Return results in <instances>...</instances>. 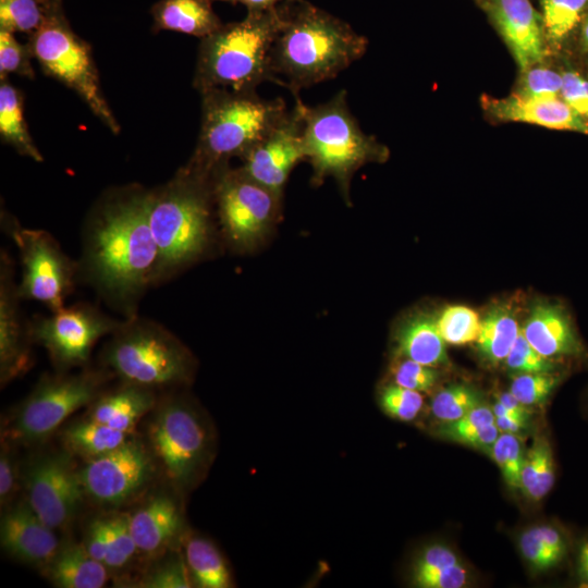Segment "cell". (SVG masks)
<instances>
[{
    "mask_svg": "<svg viewBox=\"0 0 588 588\" xmlns=\"http://www.w3.org/2000/svg\"><path fill=\"white\" fill-rule=\"evenodd\" d=\"M158 250L149 223V191L131 185L110 191L88 215L82 232L78 281L123 318L137 315L154 286Z\"/></svg>",
    "mask_w": 588,
    "mask_h": 588,
    "instance_id": "obj_1",
    "label": "cell"
},
{
    "mask_svg": "<svg viewBox=\"0 0 588 588\" xmlns=\"http://www.w3.org/2000/svg\"><path fill=\"white\" fill-rule=\"evenodd\" d=\"M278 7L283 24L271 48V71L277 84L294 97L303 88L334 78L365 54L367 38L331 13L306 0Z\"/></svg>",
    "mask_w": 588,
    "mask_h": 588,
    "instance_id": "obj_2",
    "label": "cell"
},
{
    "mask_svg": "<svg viewBox=\"0 0 588 588\" xmlns=\"http://www.w3.org/2000/svg\"><path fill=\"white\" fill-rule=\"evenodd\" d=\"M213 177L182 167L149 191V223L158 250L154 286L200 259L212 238Z\"/></svg>",
    "mask_w": 588,
    "mask_h": 588,
    "instance_id": "obj_3",
    "label": "cell"
},
{
    "mask_svg": "<svg viewBox=\"0 0 588 588\" xmlns=\"http://www.w3.org/2000/svg\"><path fill=\"white\" fill-rule=\"evenodd\" d=\"M283 24L279 7L247 12L238 22L223 24L199 44L194 87L201 94L212 88L256 91L277 79L270 53Z\"/></svg>",
    "mask_w": 588,
    "mask_h": 588,
    "instance_id": "obj_4",
    "label": "cell"
},
{
    "mask_svg": "<svg viewBox=\"0 0 588 588\" xmlns=\"http://www.w3.org/2000/svg\"><path fill=\"white\" fill-rule=\"evenodd\" d=\"M201 125L188 168L215 176L233 157L243 158L286 114L285 101L256 91L212 88L201 93Z\"/></svg>",
    "mask_w": 588,
    "mask_h": 588,
    "instance_id": "obj_5",
    "label": "cell"
},
{
    "mask_svg": "<svg viewBox=\"0 0 588 588\" xmlns=\"http://www.w3.org/2000/svg\"><path fill=\"white\" fill-rule=\"evenodd\" d=\"M179 389L163 391L145 417V440L166 486L181 498L205 476L213 457L212 428Z\"/></svg>",
    "mask_w": 588,
    "mask_h": 588,
    "instance_id": "obj_6",
    "label": "cell"
},
{
    "mask_svg": "<svg viewBox=\"0 0 588 588\" xmlns=\"http://www.w3.org/2000/svg\"><path fill=\"white\" fill-rule=\"evenodd\" d=\"M109 336L101 363L120 381L163 392L193 380V354L161 323L135 315L121 320Z\"/></svg>",
    "mask_w": 588,
    "mask_h": 588,
    "instance_id": "obj_7",
    "label": "cell"
},
{
    "mask_svg": "<svg viewBox=\"0 0 588 588\" xmlns=\"http://www.w3.org/2000/svg\"><path fill=\"white\" fill-rule=\"evenodd\" d=\"M346 97L342 89L323 103H303V138L306 160L314 170L313 182L319 185L332 176L348 199L354 173L368 162L384 161L389 152L373 136L363 132Z\"/></svg>",
    "mask_w": 588,
    "mask_h": 588,
    "instance_id": "obj_8",
    "label": "cell"
},
{
    "mask_svg": "<svg viewBox=\"0 0 588 588\" xmlns=\"http://www.w3.org/2000/svg\"><path fill=\"white\" fill-rule=\"evenodd\" d=\"M113 376L106 367L42 376L7 419L1 439L20 445L44 442L74 412L88 406Z\"/></svg>",
    "mask_w": 588,
    "mask_h": 588,
    "instance_id": "obj_9",
    "label": "cell"
},
{
    "mask_svg": "<svg viewBox=\"0 0 588 588\" xmlns=\"http://www.w3.org/2000/svg\"><path fill=\"white\" fill-rule=\"evenodd\" d=\"M46 75L74 90L118 134L120 125L103 97L90 46L71 28L62 0H50L42 24L26 42Z\"/></svg>",
    "mask_w": 588,
    "mask_h": 588,
    "instance_id": "obj_10",
    "label": "cell"
},
{
    "mask_svg": "<svg viewBox=\"0 0 588 588\" xmlns=\"http://www.w3.org/2000/svg\"><path fill=\"white\" fill-rule=\"evenodd\" d=\"M1 219L20 254V297L37 301L50 311L63 308L78 281V262L64 253L49 232L23 228L9 215H2Z\"/></svg>",
    "mask_w": 588,
    "mask_h": 588,
    "instance_id": "obj_11",
    "label": "cell"
},
{
    "mask_svg": "<svg viewBox=\"0 0 588 588\" xmlns=\"http://www.w3.org/2000/svg\"><path fill=\"white\" fill-rule=\"evenodd\" d=\"M213 197L221 232L237 252L255 248L272 228L281 196L238 169L223 168L213 177Z\"/></svg>",
    "mask_w": 588,
    "mask_h": 588,
    "instance_id": "obj_12",
    "label": "cell"
},
{
    "mask_svg": "<svg viewBox=\"0 0 588 588\" xmlns=\"http://www.w3.org/2000/svg\"><path fill=\"white\" fill-rule=\"evenodd\" d=\"M85 498L109 510L142 500L159 471L145 440L133 434L121 446L78 468Z\"/></svg>",
    "mask_w": 588,
    "mask_h": 588,
    "instance_id": "obj_13",
    "label": "cell"
},
{
    "mask_svg": "<svg viewBox=\"0 0 588 588\" xmlns=\"http://www.w3.org/2000/svg\"><path fill=\"white\" fill-rule=\"evenodd\" d=\"M121 320L96 306L77 303L28 321L33 343L42 346L57 371L87 367L96 343L110 335Z\"/></svg>",
    "mask_w": 588,
    "mask_h": 588,
    "instance_id": "obj_14",
    "label": "cell"
},
{
    "mask_svg": "<svg viewBox=\"0 0 588 588\" xmlns=\"http://www.w3.org/2000/svg\"><path fill=\"white\" fill-rule=\"evenodd\" d=\"M25 499L52 529H65L83 500L74 457L63 448L40 452L28 460L22 471Z\"/></svg>",
    "mask_w": 588,
    "mask_h": 588,
    "instance_id": "obj_15",
    "label": "cell"
},
{
    "mask_svg": "<svg viewBox=\"0 0 588 588\" xmlns=\"http://www.w3.org/2000/svg\"><path fill=\"white\" fill-rule=\"evenodd\" d=\"M303 103L295 97L294 107L242 158V172L281 197L292 170L306 160Z\"/></svg>",
    "mask_w": 588,
    "mask_h": 588,
    "instance_id": "obj_16",
    "label": "cell"
},
{
    "mask_svg": "<svg viewBox=\"0 0 588 588\" xmlns=\"http://www.w3.org/2000/svg\"><path fill=\"white\" fill-rule=\"evenodd\" d=\"M14 262L0 253V383L1 387L23 376L32 366L33 343L28 321L20 309L22 299L15 283Z\"/></svg>",
    "mask_w": 588,
    "mask_h": 588,
    "instance_id": "obj_17",
    "label": "cell"
},
{
    "mask_svg": "<svg viewBox=\"0 0 588 588\" xmlns=\"http://www.w3.org/2000/svg\"><path fill=\"white\" fill-rule=\"evenodd\" d=\"M181 497L167 486L146 494L130 516V528L138 552L151 556L182 548L187 532L180 504Z\"/></svg>",
    "mask_w": 588,
    "mask_h": 588,
    "instance_id": "obj_18",
    "label": "cell"
},
{
    "mask_svg": "<svg viewBox=\"0 0 588 588\" xmlns=\"http://www.w3.org/2000/svg\"><path fill=\"white\" fill-rule=\"evenodd\" d=\"M1 548L20 562L42 571L61 542L24 498L4 509L0 522Z\"/></svg>",
    "mask_w": 588,
    "mask_h": 588,
    "instance_id": "obj_19",
    "label": "cell"
},
{
    "mask_svg": "<svg viewBox=\"0 0 588 588\" xmlns=\"http://www.w3.org/2000/svg\"><path fill=\"white\" fill-rule=\"evenodd\" d=\"M489 12L522 72L542 61V19L529 0H490Z\"/></svg>",
    "mask_w": 588,
    "mask_h": 588,
    "instance_id": "obj_20",
    "label": "cell"
},
{
    "mask_svg": "<svg viewBox=\"0 0 588 588\" xmlns=\"http://www.w3.org/2000/svg\"><path fill=\"white\" fill-rule=\"evenodd\" d=\"M520 329L528 343L547 358L574 357L585 353L567 310L559 303L541 298L535 301Z\"/></svg>",
    "mask_w": 588,
    "mask_h": 588,
    "instance_id": "obj_21",
    "label": "cell"
},
{
    "mask_svg": "<svg viewBox=\"0 0 588 588\" xmlns=\"http://www.w3.org/2000/svg\"><path fill=\"white\" fill-rule=\"evenodd\" d=\"M481 103L482 108L498 120L588 134V123L579 118L561 97L534 98L517 93L504 98L483 96Z\"/></svg>",
    "mask_w": 588,
    "mask_h": 588,
    "instance_id": "obj_22",
    "label": "cell"
},
{
    "mask_svg": "<svg viewBox=\"0 0 588 588\" xmlns=\"http://www.w3.org/2000/svg\"><path fill=\"white\" fill-rule=\"evenodd\" d=\"M159 392L124 382L105 389L87 407L84 417L114 429L135 432V428L155 407Z\"/></svg>",
    "mask_w": 588,
    "mask_h": 588,
    "instance_id": "obj_23",
    "label": "cell"
},
{
    "mask_svg": "<svg viewBox=\"0 0 588 588\" xmlns=\"http://www.w3.org/2000/svg\"><path fill=\"white\" fill-rule=\"evenodd\" d=\"M395 355L429 367L449 363L444 340L441 338L436 317L428 313H416L404 319L396 329Z\"/></svg>",
    "mask_w": 588,
    "mask_h": 588,
    "instance_id": "obj_24",
    "label": "cell"
},
{
    "mask_svg": "<svg viewBox=\"0 0 588 588\" xmlns=\"http://www.w3.org/2000/svg\"><path fill=\"white\" fill-rule=\"evenodd\" d=\"M58 588H100L108 578V568L78 542H61L57 553L41 571Z\"/></svg>",
    "mask_w": 588,
    "mask_h": 588,
    "instance_id": "obj_25",
    "label": "cell"
},
{
    "mask_svg": "<svg viewBox=\"0 0 588 588\" xmlns=\"http://www.w3.org/2000/svg\"><path fill=\"white\" fill-rule=\"evenodd\" d=\"M212 0H159L151 8L152 30H172L203 39L223 25L212 9Z\"/></svg>",
    "mask_w": 588,
    "mask_h": 588,
    "instance_id": "obj_26",
    "label": "cell"
},
{
    "mask_svg": "<svg viewBox=\"0 0 588 588\" xmlns=\"http://www.w3.org/2000/svg\"><path fill=\"white\" fill-rule=\"evenodd\" d=\"M468 583V572L456 553L443 543H431L416 556L411 584L419 588H462Z\"/></svg>",
    "mask_w": 588,
    "mask_h": 588,
    "instance_id": "obj_27",
    "label": "cell"
},
{
    "mask_svg": "<svg viewBox=\"0 0 588 588\" xmlns=\"http://www.w3.org/2000/svg\"><path fill=\"white\" fill-rule=\"evenodd\" d=\"M135 433L83 417L64 426L60 440L61 448L74 458L88 462L118 449Z\"/></svg>",
    "mask_w": 588,
    "mask_h": 588,
    "instance_id": "obj_28",
    "label": "cell"
},
{
    "mask_svg": "<svg viewBox=\"0 0 588 588\" xmlns=\"http://www.w3.org/2000/svg\"><path fill=\"white\" fill-rule=\"evenodd\" d=\"M182 551L193 587L231 588L232 574L218 547L209 539L185 534Z\"/></svg>",
    "mask_w": 588,
    "mask_h": 588,
    "instance_id": "obj_29",
    "label": "cell"
},
{
    "mask_svg": "<svg viewBox=\"0 0 588 588\" xmlns=\"http://www.w3.org/2000/svg\"><path fill=\"white\" fill-rule=\"evenodd\" d=\"M520 328L514 308L504 303L491 306L481 319L476 341L480 357L490 365H498L507 357Z\"/></svg>",
    "mask_w": 588,
    "mask_h": 588,
    "instance_id": "obj_30",
    "label": "cell"
},
{
    "mask_svg": "<svg viewBox=\"0 0 588 588\" xmlns=\"http://www.w3.org/2000/svg\"><path fill=\"white\" fill-rule=\"evenodd\" d=\"M0 136L2 142L12 146L20 155L36 162L44 161L27 130L23 95L8 78L1 79L0 84Z\"/></svg>",
    "mask_w": 588,
    "mask_h": 588,
    "instance_id": "obj_31",
    "label": "cell"
},
{
    "mask_svg": "<svg viewBox=\"0 0 588 588\" xmlns=\"http://www.w3.org/2000/svg\"><path fill=\"white\" fill-rule=\"evenodd\" d=\"M555 479L553 452L547 438L538 436L525 453L520 474V491L531 501L543 499Z\"/></svg>",
    "mask_w": 588,
    "mask_h": 588,
    "instance_id": "obj_32",
    "label": "cell"
},
{
    "mask_svg": "<svg viewBox=\"0 0 588 588\" xmlns=\"http://www.w3.org/2000/svg\"><path fill=\"white\" fill-rule=\"evenodd\" d=\"M132 587L192 588V580L182 548L169 549L156 556Z\"/></svg>",
    "mask_w": 588,
    "mask_h": 588,
    "instance_id": "obj_33",
    "label": "cell"
},
{
    "mask_svg": "<svg viewBox=\"0 0 588 588\" xmlns=\"http://www.w3.org/2000/svg\"><path fill=\"white\" fill-rule=\"evenodd\" d=\"M587 7L588 0H541L546 40L562 44L580 23Z\"/></svg>",
    "mask_w": 588,
    "mask_h": 588,
    "instance_id": "obj_34",
    "label": "cell"
},
{
    "mask_svg": "<svg viewBox=\"0 0 588 588\" xmlns=\"http://www.w3.org/2000/svg\"><path fill=\"white\" fill-rule=\"evenodd\" d=\"M436 324L445 343L463 345L478 340L481 319L467 306L451 305L436 317Z\"/></svg>",
    "mask_w": 588,
    "mask_h": 588,
    "instance_id": "obj_35",
    "label": "cell"
},
{
    "mask_svg": "<svg viewBox=\"0 0 588 588\" xmlns=\"http://www.w3.org/2000/svg\"><path fill=\"white\" fill-rule=\"evenodd\" d=\"M108 569L125 567L138 552L131 528L128 513L117 512L105 516Z\"/></svg>",
    "mask_w": 588,
    "mask_h": 588,
    "instance_id": "obj_36",
    "label": "cell"
},
{
    "mask_svg": "<svg viewBox=\"0 0 588 588\" xmlns=\"http://www.w3.org/2000/svg\"><path fill=\"white\" fill-rule=\"evenodd\" d=\"M481 394L473 385L454 383L441 389L430 402L431 414L442 422L455 421L480 405Z\"/></svg>",
    "mask_w": 588,
    "mask_h": 588,
    "instance_id": "obj_37",
    "label": "cell"
},
{
    "mask_svg": "<svg viewBox=\"0 0 588 588\" xmlns=\"http://www.w3.org/2000/svg\"><path fill=\"white\" fill-rule=\"evenodd\" d=\"M50 0H0V29L32 35L42 24Z\"/></svg>",
    "mask_w": 588,
    "mask_h": 588,
    "instance_id": "obj_38",
    "label": "cell"
},
{
    "mask_svg": "<svg viewBox=\"0 0 588 588\" xmlns=\"http://www.w3.org/2000/svg\"><path fill=\"white\" fill-rule=\"evenodd\" d=\"M561 378L552 372L515 373L509 391L524 405L534 406L546 403Z\"/></svg>",
    "mask_w": 588,
    "mask_h": 588,
    "instance_id": "obj_39",
    "label": "cell"
},
{
    "mask_svg": "<svg viewBox=\"0 0 588 588\" xmlns=\"http://www.w3.org/2000/svg\"><path fill=\"white\" fill-rule=\"evenodd\" d=\"M378 401L383 413L401 421L414 420L424 406L420 392L395 383L383 387L379 392Z\"/></svg>",
    "mask_w": 588,
    "mask_h": 588,
    "instance_id": "obj_40",
    "label": "cell"
},
{
    "mask_svg": "<svg viewBox=\"0 0 588 588\" xmlns=\"http://www.w3.org/2000/svg\"><path fill=\"white\" fill-rule=\"evenodd\" d=\"M490 455L498 465L506 485L512 489L520 490V474L525 454L518 437L501 432Z\"/></svg>",
    "mask_w": 588,
    "mask_h": 588,
    "instance_id": "obj_41",
    "label": "cell"
},
{
    "mask_svg": "<svg viewBox=\"0 0 588 588\" xmlns=\"http://www.w3.org/2000/svg\"><path fill=\"white\" fill-rule=\"evenodd\" d=\"M32 59L27 44L22 45L13 33L0 29V79H7L9 74L33 79Z\"/></svg>",
    "mask_w": 588,
    "mask_h": 588,
    "instance_id": "obj_42",
    "label": "cell"
},
{
    "mask_svg": "<svg viewBox=\"0 0 588 588\" xmlns=\"http://www.w3.org/2000/svg\"><path fill=\"white\" fill-rule=\"evenodd\" d=\"M505 366L514 373L552 372L555 369L554 360L538 353L528 343L522 329L505 358Z\"/></svg>",
    "mask_w": 588,
    "mask_h": 588,
    "instance_id": "obj_43",
    "label": "cell"
},
{
    "mask_svg": "<svg viewBox=\"0 0 588 588\" xmlns=\"http://www.w3.org/2000/svg\"><path fill=\"white\" fill-rule=\"evenodd\" d=\"M392 368L394 383L414 391H430L439 380V371L407 358H400Z\"/></svg>",
    "mask_w": 588,
    "mask_h": 588,
    "instance_id": "obj_44",
    "label": "cell"
},
{
    "mask_svg": "<svg viewBox=\"0 0 588 588\" xmlns=\"http://www.w3.org/2000/svg\"><path fill=\"white\" fill-rule=\"evenodd\" d=\"M524 76L518 94L534 98H560L562 75L544 68H530Z\"/></svg>",
    "mask_w": 588,
    "mask_h": 588,
    "instance_id": "obj_45",
    "label": "cell"
},
{
    "mask_svg": "<svg viewBox=\"0 0 588 588\" xmlns=\"http://www.w3.org/2000/svg\"><path fill=\"white\" fill-rule=\"evenodd\" d=\"M518 546L524 559L537 571L549 569L562 561L538 536L535 527L526 529L519 536Z\"/></svg>",
    "mask_w": 588,
    "mask_h": 588,
    "instance_id": "obj_46",
    "label": "cell"
},
{
    "mask_svg": "<svg viewBox=\"0 0 588 588\" xmlns=\"http://www.w3.org/2000/svg\"><path fill=\"white\" fill-rule=\"evenodd\" d=\"M21 468L9 442L1 440L0 453V505L5 509L14 499L22 480Z\"/></svg>",
    "mask_w": 588,
    "mask_h": 588,
    "instance_id": "obj_47",
    "label": "cell"
},
{
    "mask_svg": "<svg viewBox=\"0 0 588 588\" xmlns=\"http://www.w3.org/2000/svg\"><path fill=\"white\" fill-rule=\"evenodd\" d=\"M561 98L588 123V79L574 71L562 74Z\"/></svg>",
    "mask_w": 588,
    "mask_h": 588,
    "instance_id": "obj_48",
    "label": "cell"
},
{
    "mask_svg": "<svg viewBox=\"0 0 588 588\" xmlns=\"http://www.w3.org/2000/svg\"><path fill=\"white\" fill-rule=\"evenodd\" d=\"M493 422H495V416L492 409L481 403L464 417L455 421L443 422L438 428V434L451 440L456 434L476 430Z\"/></svg>",
    "mask_w": 588,
    "mask_h": 588,
    "instance_id": "obj_49",
    "label": "cell"
},
{
    "mask_svg": "<svg viewBox=\"0 0 588 588\" xmlns=\"http://www.w3.org/2000/svg\"><path fill=\"white\" fill-rule=\"evenodd\" d=\"M83 544L93 558L105 565L107 556V537L105 516L97 517L89 522Z\"/></svg>",
    "mask_w": 588,
    "mask_h": 588,
    "instance_id": "obj_50",
    "label": "cell"
},
{
    "mask_svg": "<svg viewBox=\"0 0 588 588\" xmlns=\"http://www.w3.org/2000/svg\"><path fill=\"white\" fill-rule=\"evenodd\" d=\"M538 536L544 541V543L556 554L561 560L566 553V543L561 532L549 525L534 526Z\"/></svg>",
    "mask_w": 588,
    "mask_h": 588,
    "instance_id": "obj_51",
    "label": "cell"
},
{
    "mask_svg": "<svg viewBox=\"0 0 588 588\" xmlns=\"http://www.w3.org/2000/svg\"><path fill=\"white\" fill-rule=\"evenodd\" d=\"M529 416L512 415L495 417V425L500 432L516 434L527 428Z\"/></svg>",
    "mask_w": 588,
    "mask_h": 588,
    "instance_id": "obj_52",
    "label": "cell"
},
{
    "mask_svg": "<svg viewBox=\"0 0 588 588\" xmlns=\"http://www.w3.org/2000/svg\"><path fill=\"white\" fill-rule=\"evenodd\" d=\"M224 1L232 4H243L247 8V12L266 11L277 8L279 4L289 0H212Z\"/></svg>",
    "mask_w": 588,
    "mask_h": 588,
    "instance_id": "obj_53",
    "label": "cell"
},
{
    "mask_svg": "<svg viewBox=\"0 0 588 588\" xmlns=\"http://www.w3.org/2000/svg\"><path fill=\"white\" fill-rule=\"evenodd\" d=\"M498 402L515 412L530 415L528 406L522 404L510 391L502 392L498 397Z\"/></svg>",
    "mask_w": 588,
    "mask_h": 588,
    "instance_id": "obj_54",
    "label": "cell"
},
{
    "mask_svg": "<svg viewBox=\"0 0 588 588\" xmlns=\"http://www.w3.org/2000/svg\"><path fill=\"white\" fill-rule=\"evenodd\" d=\"M578 573L588 583V539L580 544L578 550Z\"/></svg>",
    "mask_w": 588,
    "mask_h": 588,
    "instance_id": "obj_55",
    "label": "cell"
},
{
    "mask_svg": "<svg viewBox=\"0 0 588 588\" xmlns=\"http://www.w3.org/2000/svg\"><path fill=\"white\" fill-rule=\"evenodd\" d=\"M581 39H583L584 45L588 48V16L584 22Z\"/></svg>",
    "mask_w": 588,
    "mask_h": 588,
    "instance_id": "obj_56",
    "label": "cell"
}]
</instances>
